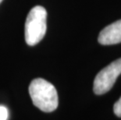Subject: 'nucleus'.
Returning <instances> with one entry per match:
<instances>
[{"label":"nucleus","instance_id":"f257e3e1","mask_svg":"<svg viewBox=\"0 0 121 120\" xmlns=\"http://www.w3.org/2000/svg\"><path fill=\"white\" fill-rule=\"evenodd\" d=\"M29 94L35 106L44 112H52L58 107L59 98L56 87L42 78L35 79L29 86Z\"/></svg>","mask_w":121,"mask_h":120},{"label":"nucleus","instance_id":"f03ea898","mask_svg":"<svg viewBox=\"0 0 121 120\" xmlns=\"http://www.w3.org/2000/svg\"><path fill=\"white\" fill-rule=\"evenodd\" d=\"M47 29V11L44 7L36 6L30 10L24 27L26 43L34 46L45 37Z\"/></svg>","mask_w":121,"mask_h":120},{"label":"nucleus","instance_id":"7ed1b4c3","mask_svg":"<svg viewBox=\"0 0 121 120\" xmlns=\"http://www.w3.org/2000/svg\"><path fill=\"white\" fill-rule=\"evenodd\" d=\"M121 74V58L111 62L100 71L94 80V92L101 95L112 87L117 77Z\"/></svg>","mask_w":121,"mask_h":120},{"label":"nucleus","instance_id":"20e7f679","mask_svg":"<svg viewBox=\"0 0 121 120\" xmlns=\"http://www.w3.org/2000/svg\"><path fill=\"white\" fill-rule=\"evenodd\" d=\"M98 41L101 45H110L121 42V20L105 27L100 32Z\"/></svg>","mask_w":121,"mask_h":120},{"label":"nucleus","instance_id":"39448f33","mask_svg":"<svg viewBox=\"0 0 121 120\" xmlns=\"http://www.w3.org/2000/svg\"><path fill=\"white\" fill-rule=\"evenodd\" d=\"M9 116V112L5 106L0 105V120H7Z\"/></svg>","mask_w":121,"mask_h":120},{"label":"nucleus","instance_id":"423d86ee","mask_svg":"<svg viewBox=\"0 0 121 120\" xmlns=\"http://www.w3.org/2000/svg\"><path fill=\"white\" fill-rule=\"evenodd\" d=\"M113 111H114L116 116L121 118V98L115 103L114 107H113Z\"/></svg>","mask_w":121,"mask_h":120},{"label":"nucleus","instance_id":"0eeeda50","mask_svg":"<svg viewBox=\"0 0 121 120\" xmlns=\"http://www.w3.org/2000/svg\"><path fill=\"white\" fill-rule=\"evenodd\" d=\"M2 2V0H0V3H1Z\"/></svg>","mask_w":121,"mask_h":120}]
</instances>
